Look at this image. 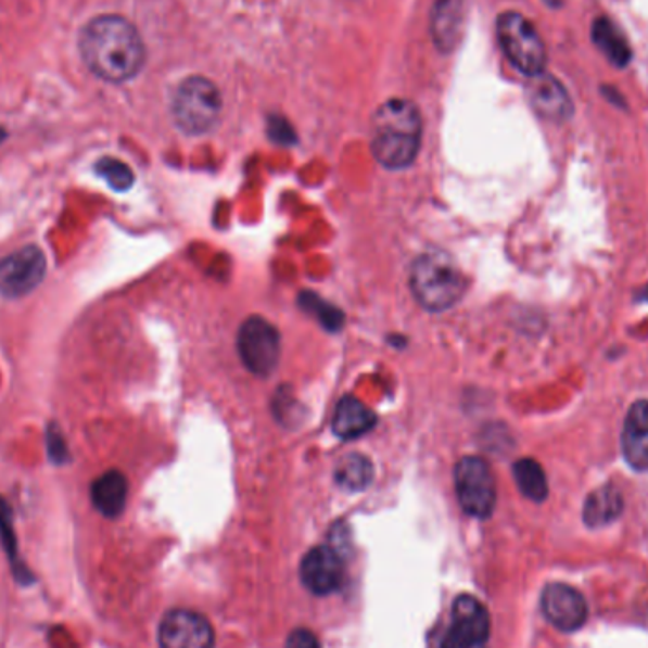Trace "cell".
<instances>
[{
    "mask_svg": "<svg viewBox=\"0 0 648 648\" xmlns=\"http://www.w3.org/2000/svg\"><path fill=\"white\" fill-rule=\"evenodd\" d=\"M592 37H594L597 48L607 55V60L611 61L612 65L626 67L627 63L632 61V48L627 45L624 33L611 20L599 17L594 23Z\"/></svg>",
    "mask_w": 648,
    "mask_h": 648,
    "instance_id": "18",
    "label": "cell"
},
{
    "mask_svg": "<svg viewBox=\"0 0 648 648\" xmlns=\"http://www.w3.org/2000/svg\"><path fill=\"white\" fill-rule=\"evenodd\" d=\"M4 139H7V131L0 127V142L4 141Z\"/></svg>",
    "mask_w": 648,
    "mask_h": 648,
    "instance_id": "30",
    "label": "cell"
},
{
    "mask_svg": "<svg viewBox=\"0 0 648 648\" xmlns=\"http://www.w3.org/2000/svg\"><path fill=\"white\" fill-rule=\"evenodd\" d=\"M46 276L45 254L37 246H23L22 251L0 261V292L7 298H22L35 291Z\"/></svg>",
    "mask_w": 648,
    "mask_h": 648,
    "instance_id": "9",
    "label": "cell"
},
{
    "mask_svg": "<svg viewBox=\"0 0 648 648\" xmlns=\"http://www.w3.org/2000/svg\"><path fill=\"white\" fill-rule=\"evenodd\" d=\"M335 484L345 492H363L373 478L372 462L368 457L360 454L343 455L338 467H335Z\"/></svg>",
    "mask_w": 648,
    "mask_h": 648,
    "instance_id": "20",
    "label": "cell"
},
{
    "mask_svg": "<svg viewBox=\"0 0 648 648\" xmlns=\"http://www.w3.org/2000/svg\"><path fill=\"white\" fill-rule=\"evenodd\" d=\"M452 626L442 639V648H487L492 622L477 597L459 596L452 611Z\"/></svg>",
    "mask_w": 648,
    "mask_h": 648,
    "instance_id": "8",
    "label": "cell"
},
{
    "mask_svg": "<svg viewBox=\"0 0 648 648\" xmlns=\"http://www.w3.org/2000/svg\"><path fill=\"white\" fill-rule=\"evenodd\" d=\"M544 2H546V4H548V7L558 8L559 4H561V2H563V0H544Z\"/></svg>",
    "mask_w": 648,
    "mask_h": 648,
    "instance_id": "28",
    "label": "cell"
},
{
    "mask_svg": "<svg viewBox=\"0 0 648 648\" xmlns=\"http://www.w3.org/2000/svg\"><path fill=\"white\" fill-rule=\"evenodd\" d=\"M462 0H439L432 12V37L442 50H452L461 27Z\"/></svg>",
    "mask_w": 648,
    "mask_h": 648,
    "instance_id": "19",
    "label": "cell"
},
{
    "mask_svg": "<svg viewBox=\"0 0 648 648\" xmlns=\"http://www.w3.org/2000/svg\"><path fill=\"white\" fill-rule=\"evenodd\" d=\"M157 641L162 648H213L215 634L202 614L177 609L165 614L157 630Z\"/></svg>",
    "mask_w": 648,
    "mask_h": 648,
    "instance_id": "10",
    "label": "cell"
},
{
    "mask_svg": "<svg viewBox=\"0 0 648 648\" xmlns=\"http://www.w3.org/2000/svg\"><path fill=\"white\" fill-rule=\"evenodd\" d=\"M516 484L528 499L543 503L548 497V480L535 459H520L514 465Z\"/></svg>",
    "mask_w": 648,
    "mask_h": 648,
    "instance_id": "21",
    "label": "cell"
},
{
    "mask_svg": "<svg viewBox=\"0 0 648 648\" xmlns=\"http://www.w3.org/2000/svg\"><path fill=\"white\" fill-rule=\"evenodd\" d=\"M223 111V98L215 84L192 76L180 84L173 98L175 124L188 135H203L216 126Z\"/></svg>",
    "mask_w": 648,
    "mask_h": 648,
    "instance_id": "4",
    "label": "cell"
},
{
    "mask_svg": "<svg viewBox=\"0 0 648 648\" xmlns=\"http://www.w3.org/2000/svg\"><path fill=\"white\" fill-rule=\"evenodd\" d=\"M497 35L503 52L522 75L530 78L543 75L546 67V48L530 20H525L518 12H505L497 22Z\"/></svg>",
    "mask_w": 648,
    "mask_h": 648,
    "instance_id": "5",
    "label": "cell"
},
{
    "mask_svg": "<svg viewBox=\"0 0 648 648\" xmlns=\"http://www.w3.org/2000/svg\"><path fill=\"white\" fill-rule=\"evenodd\" d=\"M455 492L462 510L474 518H490L497 503V487L490 465L480 457H462L455 467Z\"/></svg>",
    "mask_w": 648,
    "mask_h": 648,
    "instance_id": "6",
    "label": "cell"
},
{
    "mask_svg": "<svg viewBox=\"0 0 648 648\" xmlns=\"http://www.w3.org/2000/svg\"><path fill=\"white\" fill-rule=\"evenodd\" d=\"M414 296L427 312H447L467 291V279L444 253H425L414 262L410 274Z\"/></svg>",
    "mask_w": 648,
    "mask_h": 648,
    "instance_id": "3",
    "label": "cell"
},
{
    "mask_svg": "<svg viewBox=\"0 0 648 648\" xmlns=\"http://www.w3.org/2000/svg\"><path fill=\"white\" fill-rule=\"evenodd\" d=\"M96 173L116 192H126L134 187V171L129 169V165L114 157H101L96 164Z\"/></svg>",
    "mask_w": 648,
    "mask_h": 648,
    "instance_id": "23",
    "label": "cell"
},
{
    "mask_svg": "<svg viewBox=\"0 0 648 648\" xmlns=\"http://www.w3.org/2000/svg\"><path fill=\"white\" fill-rule=\"evenodd\" d=\"M300 307L306 314L314 315L317 321L321 322L327 330H340L343 327V314L338 307L330 306L328 302L319 298L315 292H302L300 296Z\"/></svg>",
    "mask_w": 648,
    "mask_h": 648,
    "instance_id": "22",
    "label": "cell"
},
{
    "mask_svg": "<svg viewBox=\"0 0 648 648\" xmlns=\"http://www.w3.org/2000/svg\"><path fill=\"white\" fill-rule=\"evenodd\" d=\"M373 427H376L373 411L355 396H343L335 406L332 429L340 439H360L366 432L372 431Z\"/></svg>",
    "mask_w": 648,
    "mask_h": 648,
    "instance_id": "15",
    "label": "cell"
},
{
    "mask_svg": "<svg viewBox=\"0 0 648 648\" xmlns=\"http://www.w3.org/2000/svg\"><path fill=\"white\" fill-rule=\"evenodd\" d=\"M622 510H624L622 493L614 485L607 484L597 487L596 492L589 493L582 514H584V523L592 530H597V528H605L609 523L617 522Z\"/></svg>",
    "mask_w": 648,
    "mask_h": 648,
    "instance_id": "17",
    "label": "cell"
},
{
    "mask_svg": "<svg viewBox=\"0 0 648 648\" xmlns=\"http://www.w3.org/2000/svg\"><path fill=\"white\" fill-rule=\"evenodd\" d=\"M639 298L648 300V287H647V289H645V291L639 292Z\"/></svg>",
    "mask_w": 648,
    "mask_h": 648,
    "instance_id": "29",
    "label": "cell"
},
{
    "mask_svg": "<svg viewBox=\"0 0 648 648\" xmlns=\"http://www.w3.org/2000/svg\"><path fill=\"white\" fill-rule=\"evenodd\" d=\"M541 605L546 620L561 632H576L588 619L586 599L579 589L567 584H548L544 588Z\"/></svg>",
    "mask_w": 648,
    "mask_h": 648,
    "instance_id": "11",
    "label": "cell"
},
{
    "mask_svg": "<svg viewBox=\"0 0 648 648\" xmlns=\"http://www.w3.org/2000/svg\"><path fill=\"white\" fill-rule=\"evenodd\" d=\"M269 137L279 144H292L296 141L292 127L283 118H274L269 122Z\"/></svg>",
    "mask_w": 648,
    "mask_h": 648,
    "instance_id": "26",
    "label": "cell"
},
{
    "mask_svg": "<svg viewBox=\"0 0 648 648\" xmlns=\"http://www.w3.org/2000/svg\"><path fill=\"white\" fill-rule=\"evenodd\" d=\"M284 648H321V645H319L317 637L312 632L296 630V632H292Z\"/></svg>",
    "mask_w": 648,
    "mask_h": 648,
    "instance_id": "27",
    "label": "cell"
},
{
    "mask_svg": "<svg viewBox=\"0 0 648 648\" xmlns=\"http://www.w3.org/2000/svg\"><path fill=\"white\" fill-rule=\"evenodd\" d=\"M239 357L254 376H269L281 357V338L277 328L262 317H249L238 334Z\"/></svg>",
    "mask_w": 648,
    "mask_h": 648,
    "instance_id": "7",
    "label": "cell"
},
{
    "mask_svg": "<svg viewBox=\"0 0 648 648\" xmlns=\"http://www.w3.org/2000/svg\"><path fill=\"white\" fill-rule=\"evenodd\" d=\"M78 48L86 67L105 82H127L144 65V45L139 30L119 15L91 20L80 33Z\"/></svg>",
    "mask_w": 648,
    "mask_h": 648,
    "instance_id": "1",
    "label": "cell"
},
{
    "mask_svg": "<svg viewBox=\"0 0 648 648\" xmlns=\"http://www.w3.org/2000/svg\"><path fill=\"white\" fill-rule=\"evenodd\" d=\"M46 444H48V454L52 457L53 462H65L68 459V449L63 434L60 429L50 427L46 432Z\"/></svg>",
    "mask_w": 648,
    "mask_h": 648,
    "instance_id": "25",
    "label": "cell"
},
{
    "mask_svg": "<svg viewBox=\"0 0 648 648\" xmlns=\"http://www.w3.org/2000/svg\"><path fill=\"white\" fill-rule=\"evenodd\" d=\"M622 454L632 469L648 470V401L635 403L627 411Z\"/></svg>",
    "mask_w": 648,
    "mask_h": 648,
    "instance_id": "14",
    "label": "cell"
},
{
    "mask_svg": "<svg viewBox=\"0 0 648 648\" xmlns=\"http://www.w3.org/2000/svg\"><path fill=\"white\" fill-rule=\"evenodd\" d=\"M528 96H530L531 106L543 118L563 122L573 114V103L569 99V93L554 76L544 75V73L533 76Z\"/></svg>",
    "mask_w": 648,
    "mask_h": 648,
    "instance_id": "13",
    "label": "cell"
},
{
    "mask_svg": "<svg viewBox=\"0 0 648 648\" xmlns=\"http://www.w3.org/2000/svg\"><path fill=\"white\" fill-rule=\"evenodd\" d=\"M0 541L4 544V550L10 556L12 563H17V541H15L14 520L12 510L4 499H0Z\"/></svg>",
    "mask_w": 648,
    "mask_h": 648,
    "instance_id": "24",
    "label": "cell"
},
{
    "mask_svg": "<svg viewBox=\"0 0 648 648\" xmlns=\"http://www.w3.org/2000/svg\"><path fill=\"white\" fill-rule=\"evenodd\" d=\"M370 147L376 160L387 169L414 164L421 147V114L406 99H391L373 114Z\"/></svg>",
    "mask_w": 648,
    "mask_h": 648,
    "instance_id": "2",
    "label": "cell"
},
{
    "mask_svg": "<svg viewBox=\"0 0 648 648\" xmlns=\"http://www.w3.org/2000/svg\"><path fill=\"white\" fill-rule=\"evenodd\" d=\"M127 500V480L118 470H109L91 484V503L105 518H118Z\"/></svg>",
    "mask_w": 648,
    "mask_h": 648,
    "instance_id": "16",
    "label": "cell"
},
{
    "mask_svg": "<svg viewBox=\"0 0 648 648\" xmlns=\"http://www.w3.org/2000/svg\"><path fill=\"white\" fill-rule=\"evenodd\" d=\"M300 576L309 592L317 596H328L342 588L345 579L343 559L330 546H317L306 554L300 567Z\"/></svg>",
    "mask_w": 648,
    "mask_h": 648,
    "instance_id": "12",
    "label": "cell"
}]
</instances>
